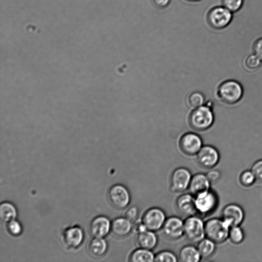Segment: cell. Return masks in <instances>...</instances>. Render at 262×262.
<instances>
[{"label":"cell","instance_id":"1","mask_svg":"<svg viewBox=\"0 0 262 262\" xmlns=\"http://www.w3.org/2000/svg\"><path fill=\"white\" fill-rule=\"evenodd\" d=\"M215 116L212 108L202 105L192 111L189 116V124L193 129L198 131L206 130L214 123Z\"/></svg>","mask_w":262,"mask_h":262},{"label":"cell","instance_id":"2","mask_svg":"<svg viewBox=\"0 0 262 262\" xmlns=\"http://www.w3.org/2000/svg\"><path fill=\"white\" fill-rule=\"evenodd\" d=\"M243 95V89L238 81L227 80L223 82L218 87L217 96L220 106L222 103L233 104L241 100Z\"/></svg>","mask_w":262,"mask_h":262},{"label":"cell","instance_id":"3","mask_svg":"<svg viewBox=\"0 0 262 262\" xmlns=\"http://www.w3.org/2000/svg\"><path fill=\"white\" fill-rule=\"evenodd\" d=\"M233 13L223 6L211 8L206 14V21L213 29L220 30L227 27L232 22Z\"/></svg>","mask_w":262,"mask_h":262},{"label":"cell","instance_id":"4","mask_svg":"<svg viewBox=\"0 0 262 262\" xmlns=\"http://www.w3.org/2000/svg\"><path fill=\"white\" fill-rule=\"evenodd\" d=\"M230 228L222 219H210L205 222V237L215 243H222L229 237Z\"/></svg>","mask_w":262,"mask_h":262},{"label":"cell","instance_id":"5","mask_svg":"<svg viewBox=\"0 0 262 262\" xmlns=\"http://www.w3.org/2000/svg\"><path fill=\"white\" fill-rule=\"evenodd\" d=\"M184 235L192 243H198L205 237V223L195 215L187 217L184 221Z\"/></svg>","mask_w":262,"mask_h":262},{"label":"cell","instance_id":"6","mask_svg":"<svg viewBox=\"0 0 262 262\" xmlns=\"http://www.w3.org/2000/svg\"><path fill=\"white\" fill-rule=\"evenodd\" d=\"M107 197L111 204L118 209L125 208L131 201L129 190L121 184L113 185L108 190Z\"/></svg>","mask_w":262,"mask_h":262},{"label":"cell","instance_id":"7","mask_svg":"<svg viewBox=\"0 0 262 262\" xmlns=\"http://www.w3.org/2000/svg\"><path fill=\"white\" fill-rule=\"evenodd\" d=\"M166 219L165 213L162 209L152 207L144 212L141 221L147 230L155 232L162 229Z\"/></svg>","mask_w":262,"mask_h":262},{"label":"cell","instance_id":"8","mask_svg":"<svg viewBox=\"0 0 262 262\" xmlns=\"http://www.w3.org/2000/svg\"><path fill=\"white\" fill-rule=\"evenodd\" d=\"M192 178L190 171L186 168L174 169L170 179V188L175 192H181L188 189Z\"/></svg>","mask_w":262,"mask_h":262},{"label":"cell","instance_id":"9","mask_svg":"<svg viewBox=\"0 0 262 262\" xmlns=\"http://www.w3.org/2000/svg\"><path fill=\"white\" fill-rule=\"evenodd\" d=\"M195 197L197 213L201 215L210 214L217 206V197L214 192L210 190Z\"/></svg>","mask_w":262,"mask_h":262},{"label":"cell","instance_id":"10","mask_svg":"<svg viewBox=\"0 0 262 262\" xmlns=\"http://www.w3.org/2000/svg\"><path fill=\"white\" fill-rule=\"evenodd\" d=\"M220 158L217 148L212 145L202 146L196 154V161L203 168H211L218 163Z\"/></svg>","mask_w":262,"mask_h":262},{"label":"cell","instance_id":"11","mask_svg":"<svg viewBox=\"0 0 262 262\" xmlns=\"http://www.w3.org/2000/svg\"><path fill=\"white\" fill-rule=\"evenodd\" d=\"M161 229L167 238L178 239L184 235V221L178 216H170L166 218Z\"/></svg>","mask_w":262,"mask_h":262},{"label":"cell","instance_id":"12","mask_svg":"<svg viewBox=\"0 0 262 262\" xmlns=\"http://www.w3.org/2000/svg\"><path fill=\"white\" fill-rule=\"evenodd\" d=\"M202 144L200 137L192 133L183 135L179 142L181 150L186 155L189 156L196 155L202 148Z\"/></svg>","mask_w":262,"mask_h":262},{"label":"cell","instance_id":"13","mask_svg":"<svg viewBox=\"0 0 262 262\" xmlns=\"http://www.w3.org/2000/svg\"><path fill=\"white\" fill-rule=\"evenodd\" d=\"M222 219L229 226H239L244 219V212L242 208L235 204H230L226 205L222 212Z\"/></svg>","mask_w":262,"mask_h":262},{"label":"cell","instance_id":"14","mask_svg":"<svg viewBox=\"0 0 262 262\" xmlns=\"http://www.w3.org/2000/svg\"><path fill=\"white\" fill-rule=\"evenodd\" d=\"M177 211L184 216L188 217L197 213L195 197L191 193H184L180 195L176 201Z\"/></svg>","mask_w":262,"mask_h":262},{"label":"cell","instance_id":"15","mask_svg":"<svg viewBox=\"0 0 262 262\" xmlns=\"http://www.w3.org/2000/svg\"><path fill=\"white\" fill-rule=\"evenodd\" d=\"M111 223L105 216H97L90 224V233L95 237H103L111 230Z\"/></svg>","mask_w":262,"mask_h":262},{"label":"cell","instance_id":"16","mask_svg":"<svg viewBox=\"0 0 262 262\" xmlns=\"http://www.w3.org/2000/svg\"><path fill=\"white\" fill-rule=\"evenodd\" d=\"M210 184L206 174L198 173L192 176L188 189L190 193L196 196L209 190Z\"/></svg>","mask_w":262,"mask_h":262},{"label":"cell","instance_id":"17","mask_svg":"<svg viewBox=\"0 0 262 262\" xmlns=\"http://www.w3.org/2000/svg\"><path fill=\"white\" fill-rule=\"evenodd\" d=\"M133 230V222L125 216L116 218L111 223V231L118 237L127 236Z\"/></svg>","mask_w":262,"mask_h":262},{"label":"cell","instance_id":"18","mask_svg":"<svg viewBox=\"0 0 262 262\" xmlns=\"http://www.w3.org/2000/svg\"><path fill=\"white\" fill-rule=\"evenodd\" d=\"M136 242L139 248L152 250L157 246L158 239L154 231L146 229L137 233Z\"/></svg>","mask_w":262,"mask_h":262},{"label":"cell","instance_id":"19","mask_svg":"<svg viewBox=\"0 0 262 262\" xmlns=\"http://www.w3.org/2000/svg\"><path fill=\"white\" fill-rule=\"evenodd\" d=\"M83 237V232L78 227L68 229L63 234V239L66 245L72 248L78 246L82 242Z\"/></svg>","mask_w":262,"mask_h":262},{"label":"cell","instance_id":"20","mask_svg":"<svg viewBox=\"0 0 262 262\" xmlns=\"http://www.w3.org/2000/svg\"><path fill=\"white\" fill-rule=\"evenodd\" d=\"M179 258L182 262H198L201 259L197 247L191 245L184 246L181 249Z\"/></svg>","mask_w":262,"mask_h":262},{"label":"cell","instance_id":"21","mask_svg":"<svg viewBox=\"0 0 262 262\" xmlns=\"http://www.w3.org/2000/svg\"><path fill=\"white\" fill-rule=\"evenodd\" d=\"M197 244L196 247L201 258L208 259L210 258L215 251L216 243L206 237Z\"/></svg>","mask_w":262,"mask_h":262},{"label":"cell","instance_id":"22","mask_svg":"<svg viewBox=\"0 0 262 262\" xmlns=\"http://www.w3.org/2000/svg\"><path fill=\"white\" fill-rule=\"evenodd\" d=\"M155 256L151 250L139 248L130 254L129 260L132 262H153Z\"/></svg>","mask_w":262,"mask_h":262},{"label":"cell","instance_id":"23","mask_svg":"<svg viewBox=\"0 0 262 262\" xmlns=\"http://www.w3.org/2000/svg\"><path fill=\"white\" fill-rule=\"evenodd\" d=\"M107 247V243L102 237H94L89 243L88 250L94 256L99 257L106 252Z\"/></svg>","mask_w":262,"mask_h":262},{"label":"cell","instance_id":"24","mask_svg":"<svg viewBox=\"0 0 262 262\" xmlns=\"http://www.w3.org/2000/svg\"><path fill=\"white\" fill-rule=\"evenodd\" d=\"M15 207L9 202H4L0 206V217L2 221L9 222L14 220L16 216Z\"/></svg>","mask_w":262,"mask_h":262},{"label":"cell","instance_id":"25","mask_svg":"<svg viewBox=\"0 0 262 262\" xmlns=\"http://www.w3.org/2000/svg\"><path fill=\"white\" fill-rule=\"evenodd\" d=\"M178 260L175 254L169 250L161 251L155 256V261L157 262H177Z\"/></svg>","mask_w":262,"mask_h":262},{"label":"cell","instance_id":"26","mask_svg":"<svg viewBox=\"0 0 262 262\" xmlns=\"http://www.w3.org/2000/svg\"><path fill=\"white\" fill-rule=\"evenodd\" d=\"M229 237L231 241L236 244L243 242L244 238V233L239 226L231 227L229 230Z\"/></svg>","mask_w":262,"mask_h":262},{"label":"cell","instance_id":"27","mask_svg":"<svg viewBox=\"0 0 262 262\" xmlns=\"http://www.w3.org/2000/svg\"><path fill=\"white\" fill-rule=\"evenodd\" d=\"M244 0H222V6L232 13L239 11L244 5Z\"/></svg>","mask_w":262,"mask_h":262},{"label":"cell","instance_id":"28","mask_svg":"<svg viewBox=\"0 0 262 262\" xmlns=\"http://www.w3.org/2000/svg\"><path fill=\"white\" fill-rule=\"evenodd\" d=\"M188 100L191 106L198 107L204 104L205 97L202 93L199 92H194L189 95Z\"/></svg>","mask_w":262,"mask_h":262},{"label":"cell","instance_id":"29","mask_svg":"<svg viewBox=\"0 0 262 262\" xmlns=\"http://www.w3.org/2000/svg\"><path fill=\"white\" fill-rule=\"evenodd\" d=\"M255 180V177L251 170L243 171L239 177L240 182L244 186H251Z\"/></svg>","mask_w":262,"mask_h":262},{"label":"cell","instance_id":"30","mask_svg":"<svg viewBox=\"0 0 262 262\" xmlns=\"http://www.w3.org/2000/svg\"><path fill=\"white\" fill-rule=\"evenodd\" d=\"M251 170L255 177L256 180L262 182V159L256 161L252 166Z\"/></svg>","mask_w":262,"mask_h":262},{"label":"cell","instance_id":"31","mask_svg":"<svg viewBox=\"0 0 262 262\" xmlns=\"http://www.w3.org/2000/svg\"><path fill=\"white\" fill-rule=\"evenodd\" d=\"M7 228L9 232L14 235H17L21 232V227L16 221L13 220L8 222Z\"/></svg>","mask_w":262,"mask_h":262},{"label":"cell","instance_id":"32","mask_svg":"<svg viewBox=\"0 0 262 262\" xmlns=\"http://www.w3.org/2000/svg\"><path fill=\"white\" fill-rule=\"evenodd\" d=\"M139 210L137 207L133 206L127 209L125 217L132 222L136 221L138 217Z\"/></svg>","mask_w":262,"mask_h":262},{"label":"cell","instance_id":"33","mask_svg":"<svg viewBox=\"0 0 262 262\" xmlns=\"http://www.w3.org/2000/svg\"><path fill=\"white\" fill-rule=\"evenodd\" d=\"M253 52L262 61V37L256 39L254 42Z\"/></svg>","mask_w":262,"mask_h":262},{"label":"cell","instance_id":"34","mask_svg":"<svg viewBox=\"0 0 262 262\" xmlns=\"http://www.w3.org/2000/svg\"><path fill=\"white\" fill-rule=\"evenodd\" d=\"M210 183H215L217 182L221 177L220 171L217 170H211L206 174Z\"/></svg>","mask_w":262,"mask_h":262},{"label":"cell","instance_id":"35","mask_svg":"<svg viewBox=\"0 0 262 262\" xmlns=\"http://www.w3.org/2000/svg\"><path fill=\"white\" fill-rule=\"evenodd\" d=\"M153 5L159 9H164L170 4L171 0H151Z\"/></svg>","mask_w":262,"mask_h":262},{"label":"cell","instance_id":"36","mask_svg":"<svg viewBox=\"0 0 262 262\" xmlns=\"http://www.w3.org/2000/svg\"><path fill=\"white\" fill-rule=\"evenodd\" d=\"M186 2H191V3H195V2H198L201 1V0H184Z\"/></svg>","mask_w":262,"mask_h":262}]
</instances>
